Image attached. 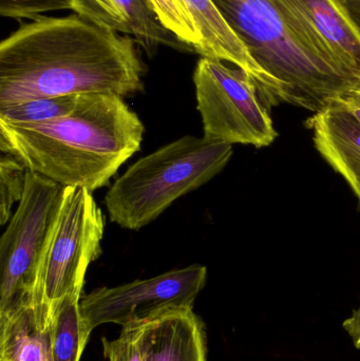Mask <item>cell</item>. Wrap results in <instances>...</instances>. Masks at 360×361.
Instances as JSON below:
<instances>
[{"mask_svg": "<svg viewBox=\"0 0 360 361\" xmlns=\"http://www.w3.org/2000/svg\"><path fill=\"white\" fill-rule=\"evenodd\" d=\"M342 328L350 337L355 349L360 350V305L353 311L352 315L345 320Z\"/></svg>", "mask_w": 360, "mask_h": 361, "instance_id": "21", "label": "cell"}, {"mask_svg": "<svg viewBox=\"0 0 360 361\" xmlns=\"http://www.w3.org/2000/svg\"><path fill=\"white\" fill-rule=\"evenodd\" d=\"M80 95L44 97L0 107V120L13 123H40L71 114Z\"/></svg>", "mask_w": 360, "mask_h": 361, "instance_id": "15", "label": "cell"}, {"mask_svg": "<svg viewBox=\"0 0 360 361\" xmlns=\"http://www.w3.org/2000/svg\"><path fill=\"white\" fill-rule=\"evenodd\" d=\"M315 147L360 200V121L340 101L308 120Z\"/></svg>", "mask_w": 360, "mask_h": 361, "instance_id": "10", "label": "cell"}, {"mask_svg": "<svg viewBox=\"0 0 360 361\" xmlns=\"http://www.w3.org/2000/svg\"><path fill=\"white\" fill-rule=\"evenodd\" d=\"M142 326L143 324L123 328L120 336L114 341L101 339L104 357L108 361H144L139 345Z\"/></svg>", "mask_w": 360, "mask_h": 361, "instance_id": "20", "label": "cell"}, {"mask_svg": "<svg viewBox=\"0 0 360 361\" xmlns=\"http://www.w3.org/2000/svg\"><path fill=\"white\" fill-rule=\"evenodd\" d=\"M206 278V267L192 264L149 279L97 288L80 300L84 331L90 336L101 324L142 326L173 310L194 309Z\"/></svg>", "mask_w": 360, "mask_h": 361, "instance_id": "8", "label": "cell"}, {"mask_svg": "<svg viewBox=\"0 0 360 361\" xmlns=\"http://www.w3.org/2000/svg\"><path fill=\"white\" fill-rule=\"evenodd\" d=\"M53 322L37 299L0 319V361H53Z\"/></svg>", "mask_w": 360, "mask_h": 361, "instance_id": "12", "label": "cell"}, {"mask_svg": "<svg viewBox=\"0 0 360 361\" xmlns=\"http://www.w3.org/2000/svg\"><path fill=\"white\" fill-rule=\"evenodd\" d=\"M159 18L167 30L194 51L201 44V35L181 0H151Z\"/></svg>", "mask_w": 360, "mask_h": 361, "instance_id": "17", "label": "cell"}, {"mask_svg": "<svg viewBox=\"0 0 360 361\" xmlns=\"http://www.w3.org/2000/svg\"><path fill=\"white\" fill-rule=\"evenodd\" d=\"M340 2L360 33V0H340Z\"/></svg>", "mask_w": 360, "mask_h": 361, "instance_id": "23", "label": "cell"}, {"mask_svg": "<svg viewBox=\"0 0 360 361\" xmlns=\"http://www.w3.org/2000/svg\"><path fill=\"white\" fill-rule=\"evenodd\" d=\"M256 61L285 91V103L321 111L360 82L317 56L271 0H211Z\"/></svg>", "mask_w": 360, "mask_h": 361, "instance_id": "3", "label": "cell"}, {"mask_svg": "<svg viewBox=\"0 0 360 361\" xmlns=\"http://www.w3.org/2000/svg\"><path fill=\"white\" fill-rule=\"evenodd\" d=\"M340 101L360 121V84L349 91Z\"/></svg>", "mask_w": 360, "mask_h": 361, "instance_id": "22", "label": "cell"}, {"mask_svg": "<svg viewBox=\"0 0 360 361\" xmlns=\"http://www.w3.org/2000/svg\"><path fill=\"white\" fill-rule=\"evenodd\" d=\"M317 56L360 82V33L340 0H271Z\"/></svg>", "mask_w": 360, "mask_h": 361, "instance_id": "9", "label": "cell"}, {"mask_svg": "<svg viewBox=\"0 0 360 361\" xmlns=\"http://www.w3.org/2000/svg\"><path fill=\"white\" fill-rule=\"evenodd\" d=\"M126 18L131 35L150 57L161 44L173 48H190L163 25L151 0H114Z\"/></svg>", "mask_w": 360, "mask_h": 361, "instance_id": "13", "label": "cell"}, {"mask_svg": "<svg viewBox=\"0 0 360 361\" xmlns=\"http://www.w3.org/2000/svg\"><path fill=\"white\" fill-rule=\"evenodd\" d=\"M144 65L129 35L80 15L42 16L0 44V107L44 97L144 90Z\"/></svg>", "mask_w": 360, "mask_h": 361, "instance_id": "1", "label": "cell"}, {"mask_svg": "<svg viewBox=\"0 0 360 361\" xmlns=\"http://www.w3.org/2000/svg\"><path fill=\"white\" fill-rule=\"evenodd\" d=\"M75 14L110 27L118 33L131 35L128 23L114 0H73Z\"/></svg>", "mask_w": 360, "mask_h": 361, "instance_id": "18", "label": "cell"}, {"mask_svg": "<svg viewBox=\"0 0 360 361\" xmlns=\"http://www.w3.org/2000/svg\"><path fill=\"white\" fill-rule=\"evenodd\" d=\"M144 361H206V335L194 309H177L143 324Z\"/></svg>", "mask_w": 360, "mask_h": 361, "instance_id": "11", "label": "cell"}, {"mask_svg": "<svg viewBox=\"0 0 360 361\" xmlns=\"http://www.w3.org/2000/svg\"><path fill=\"white\" fill-rule=\"evenodd\" d=\"M73 0H0V15L6 18L34 19L54 11L72 10Z\"/></svg>", "mask_w": 360, "mask_h": 361, "instance_id": "19", "label": "cell"}, {"mask_svg": "<svg viewBox=\"0 0 360 361\" xmlns=\"http://www.w3.org/2000/svg\"><path fill=\"white\" fill-rule=\"evenodd\" d=\"M65 188L27 171L25 192L0 239V319L35 301Z\"/></svg>", "mask_w": 360, "mask_h": 361, "instance_id": "5", "label": "cell"}, {"mask_svg": "<svg viewBox=\"0 0 360 361\" xmlns=\"http://www.w3.org/2000/svg\"><path fill=\"white\" fill-rule=\"evenodd\" d=\"M27 169L14 157L4 154L0 160V223L12 218V207L25 192Z\"/></svg>", "mask_w": 360, "mask_h": 361, "instance_id": "16", "label": "cell"}, {"mask_svg": "<svg viewBox=\"0 0 360 361\" xmlns=\"http://www.w3.org/2000/svg\"><path fill=\"white\" fill-rule=\"evenodd\" d=\"M232 145L185 135L137 160L110 187L105 205L112 222L139 231L175 200L215 178L230 162Z\"/></svg>", "mask_w": 360, "mask_h": 361, "instance_id": "4", "label": "cell"}, {"mask_svg": "<svg viewBox=\"0 0 360 361\" xmlns=\"http://www.w3.org/2000/svg\"><path fill=\"white\" fill-rule=\"evenodd\" d=\"M80 295L67 297L57 310L52 329L53 361H80L88 343L89 335L82 326Z\"/></svg>", "mask_w": 360, "mask_h": 361, "instance_id": "14", "label": "cell"}, {"mask_svg": "<svg viewBox=\"0 0 360 361\" xmlns=\"http://www.w3.org/2000/svg\"><path fill=\"white\" fill-rule=\"evenodd\" d=\"M194 82L205 139L258 148L275 141L277 133L268 108L255 82L242 70L202 57L194 70Z\"/></svg>", "mask_w": 360, "mask_h": 361, "instance_id": "7", "label": "cell"}, {"mask_svg": "<svg viewBox=\"0 0 360 361\" xmlns=\"http://www.w3.org/2000/svg\"><path fill=\"white\" fill-rule=\"evenodd\" d=\"M104 229V216L92 192L66 187L35 297L46 305L53 319L67 297L82 293L89 265L101 256Z\"/></svg>", "mask_w": 360, "mask_h": 361, "instance_id": "6", "label": "cell"}, {"mask_svg": "<svg viewBox=\"0 0 360 361\" xmlns=\"http://www.w3.org/2000/svg\"><path fill=\"white\" fill-rule=\"evenodd\" d=\"M145 127L124 97L82 94L71 114L40 123L0 120V149L25 169L65 187L107 186L137 154Z\"/></svg>", "mask_w": 360, "mask_h": 361, "instance_id": "2", "label": "cell"}]
</instances>
